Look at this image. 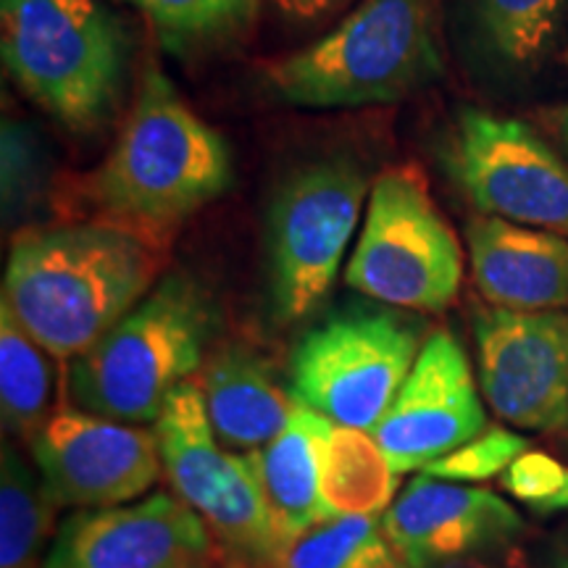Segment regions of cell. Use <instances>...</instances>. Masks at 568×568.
I'll return each mask as SVG.
<instances>
[{
    "label": "cell",
    "instance_id": "1",
    "mask_svg": "<svg viewBox=\"0 0 568 568\" xmlns=\"http://www.w3.org/2000/svg\"><path fill=\"white\" fill-rule=\"evenodd\" d=\"M163 245L109 222L30 230L13 237L3 301L55 361H74L159 282Z\"/></svg>",
    "mask_w": 568,
    "mask_h": 568
},
{
    "label": "cell",
    "instance_id": "2",
    "mask_svg": "<svg viewBox=\"0 0 568 568\" xmlns=\"http://www.w3.org/2000/svg\"><path fill=\"white\" fill-rule=\"evenodd\" d=\"M230 184L232 155L222 134L151 67L116 145L84 182V195L103 222L163 245Z\"/></svg>",
    "mask_w": 568,
    "mask_h": 568
},
{
    "label": "cell",
    "instance_id": "3",
    "mask_svg": "<svg viewBox=\"0 0 568 568\" xmlns=\"http://www.w3.org/2000/svg\"><path fill=\"white\" fill-rule=\"evenodd\" d=\"M219 329L222 308L201 280L161 276L109 335L71 361L69 400L113 422L155 424L169 395L201 374Z\"/></svg>",
    "mask_w": 568,
    "mask_h": 568
},
{
    "label": "cell",
    "instance_id": "4",
    "mask_svg": "<svg viewBox=\"0 0 568 568\" xmlns=\"http://www.w3.org/2000/svg\"><path fill=\"white\" fill-rule=\"evenodd\" d=\"M445 69L439 0H361L332 32L268 61L264 82L297 109L395 103Z\"/></svg>",
    "mask_w": 568,
    "mask_h": 568
},
{
    "label": "cell",
    "instance_id": "5",
    "mask_svg": "<svg viewBox=\"0 0 568 568\" xmlns=\"http://www.w3.org/2000/svg\"><path fill=\"white\" fill-rule=\"evenodd\" d=\"M6 71L71 132L109 122L126 74L124 27L101 0H0Z\"/></svg>",
    "mask_w": 568,
    "mask_h": 568
},
{
    "label": "cell",
    "instance_id": "6",
    "mask_svg": "<svg viewBox=\"0 0 568 568\" xmlns=\"http://www.w3.org/2000/svg\"><path fill=\"white\" fill-rule=\"evenodd\" d=\"M426 326L393 305H351L322 318L290 355L293 400L337 426L372 432L422 353Z\"/></svg>",
    "mask_w": 568,
    "mask_h": 568
},
{
    "label": "cell",
    "instance_id": "7",
    "mask_svg": "<svg viewBox=\"0 0 568 568\" xmlns=\"http://www.w3.org/2000/svg\"><path fill=\"white\" fill-rule=\"evenodd\" d=\"M464 280L458 234L432 201L416 166L385 169L372 182L345 284L393 308L443 314Z\"/></svg>",
    "mask_w": 568,
    "mask_h": 568
},
{
    "label": "cell",
    "instance_id": "8",
    "mask_svg": "<svg viewBox=\"0 0 568 568\" xmlns=\"http://www.w3.org/2000/svg\"><path fill=\"white\" fill-rule=\"evenodd\" d=\"M368 190L361 163L339 155L297 169L274 195L266 258L276 322H303L332 293Z\"/></svg>",
    "mask_w": 568,
    "mask_h": 568
},
{
    "label": "cell",
    "instance_id": "9",
    "mask_svg": "<svg viewBox=\"0 0 568 568\" xmlns=\"http://www.w3.org/2000/svg\"><path fill=\"white\" fill-rule=\"evenodd\" d=\"M153 432L174 495L245 564H272L280 548L251 453L219 443L197 382H184L169 395Z\"/></svg>",
    "mask_w": 568,
    "mask_h": 568
},
{
    "label": "cell",
    "instance_id": "10",
    "mask_svg": "<svg viewBox=\"0 0 568 568\" xmlns=\"http://www.w3.org/2000/svg\"><path fill=\"white\" fill-rule=\"evenodd\" d=\"M439 159L479 213L568 240V161L521 119L464 109Z\"/></svg>",
    "mask_w": 568,
    "mask_h": 568
},
{
    "label": "cell",
    "instance_id": "11",
    "mask_svg": "<svg viewBox=\"0 0 568 568\" xmlns=\"http://www.w3.org/2000/svg\"><path fill=\"white\" fill-rule=\"evenodd\" d=\"M481 397L503 422L527 432L568 426V311H510L477 305Z\"/></svg>",
    "mask_w": 568,
    "mask_h": 568
},
{
    "label": "cell",
    "instance_id": "12",
    "mask_svg": "<svg viewBox=\"0 0 568 568\" xmlns=\"http://www.w3.org/2000/svg\"><path fill=\"white\" fill-rule=\"evenodd\" d=\"M30 447L59 506H124L140 500L163 474L153 429L74 406L55 410Z\"/></svg>",
    "mask_w": 568,
    "mask_h": 568
},
{
    "label": "cell",
    "instance_id": "13",
    "mask_svg": "<svg viewBox=\"0 0 568 568\" xmlns=\"http://www.w3.org/2000/svg\"><path fill=\"white\" fill-rule=\"evenodd\" d=\"M485 429L487 410L464 345L453 332L435 329L372 437L403 477L424 471Z\"/></svg>",
    "mask_w": 568,
    "mask_h": 568
},
{
    "label": "cell",
    "instance_id": "14",
    "mask_svg": "<svg viewBox=\"0 0 568 568\" xmlns=\"http://www.w3.org/2000/svg\"><path fill=\"white\" fill-rule=\"evenodd\" d=\"M219 539L187 503L153 493L82 508L61 524L45 568H213Z\"/></svg>",
    "mask_w": 568,
    "mask_h": 568
},
{
    "label": "cell",
    "instance_id": "15",
    "mask_svg": "<svg viewBox=\"0 0 568 568\" xmlns=\"http://www.w3.org/2000/svg\"><path fill=\"white\" fill-rule=\"evenodd\" d=\"M524 521L485 487L418 474L382 516L395 558L406 568H437L514 542Z\"/></svg>",
    "mask_w": 568,
    "mask_h": 568
},
{
    "label": "cell",
    "instance_id": "16",
    "mask_svg": "<svg viewBox=\"0 0 568 568\" xmlns=\"http://www.w3.org/2000/svg\"><path fill=\"white\" fill-rule=\"evenodd\" d=\"M474 284L485 303L510 311L568 308V240L500 216L464 226Z\"/></svg>",
    "mask_w": 568,
    "mask_h": 568
},
{
    "label": "cell",
    "instance_id": "17",
    "mask_svg": "<svg viewBox=\"0 0 568 568\" xmlns=\"http://www.w3.org/2000/svg\"><path fill=\"white\" fill-rule=\"evenodd\" d=\"M197 379L213 435L234 453L266 447L295 410L272 361L247 345L213 347Z\"/></svg>",
    "mask_w": 568,
    "mask_h": 568
},
{
    "label": "cell",
    "instance_id": "18",
    "mask_svg": "<svg viewBox=\"0 0 568 568\" xmlns=\"http://www.w3.org/2000/svg\"><path fill=\"white\" fill-rule=\"evenodd\" d=\"M332 426L326 416L295 403L290 424L251 453L280 552L318 524V468Z\"/></svg>",
    "mask_w": 568,
    "mask_h": 568
},
{
    "label": "cell",
    "instance_id": "19",
    "mask_svg": "<svg viewBox=\"0 0 568 568\" xmlns=\"http://www.w3.org/2000/svg\"><path fill=\"white\" fill-rule=\"evenodd\" d=\"M397 479L372 432L332 426L318 468V521L345 516H385L395 503Z\"/></svg>",
    "mask_w": 568,
    "mask_h": 568
},
{
    "label": "cell",
    "instance_id": "20",
    "mask_svg": "<svg viewBox=\"0 0 568 568\" xmlns=\"http://www.w3.org/2000/svg\"><path fill=\"white\" fill-rule=\"evenodd\" d=\"M53 355L34 339L0 301V410L3 426L27 443L53 410Z\"/></svg>",
    "mask_w": 568,
    "mask_h": 568
},
{
    "label": "cell",
    "instance_id": "21",
    "mask_svg": "<svg viewBox=\"0 0 568 568\" xmlns=\"http://www.w3.org/2000/svg\"><path fill=\"white\" fill-rule=\"evenodd\" d=\"M55 508L59 503L42 474L6 443L0 464V568H45Z\"/></svg>",
    "mask_w": 568,
    "mask_h": 568
},
{
    "label": "cell",
    "instance_id": "22",
    "mask_svg": "<svg viewBox=\"0 0 568 568\" xmlns=\"http://www.w3.org/2000/svg\"><path fill=\"white\" fill-rule=\"evenodd\" d=\"M568 0H474V17L495 59L535 69L552 51Z\"/></svg>",
    "mask_w": 568,
    "mask_h": 568
},
{
    "label": "cell",
    "instance_id": "23",
    "mask_svg": "<svg viewBox=\"0 0 568 568\" xmlns=\"http://www.w3.org/2000/svg\"><path fill=\"white\" fill-rule=\"evenodd\" d=\"M382 516H345L318 521L287 545L266 568H397Z\"/></svg>",
    "mask_w": 568,
    "mask_h": 568
},
{
    "label": "cell",
    "instance_id": "24",
    "mask_svg": "<svg viewBox=\"0 0 568 568\" xmlns=\"http://www.w3.org/2000/svg\"><path fill=\"white\" fill-rule=\"evenodd\" d=\"M172 51H195L253 24L261 0H132Z\"/></svg>",
    "mask_w": 568,
    "mask_h": 568
},
{
    "label": "cell",
    "instance_id": "25",
    "mask_svg": "<svg viewBox=\"0 0 568 568\" xmlns=\"http://www.w3.org/2000/svg\"><path fill=\"white\" fill-rule=\"evenodd\" d=\"M527 439L506 426H487L481 435L437 458L422 474L458 485H479L495 479L497 474H506L508 466L527 453Z\"/></svg>",
    "mask_w": 568,
    "mask_h": 568
},
{
    "label": "cell",
    "instance_id": "26",
    "mask_svg": "<svg viewBox=\"0 0 568 568\" xmlns=\"http://www.w3.org/2000/svg\"><path fill=\"white\" fill-rule=\"evenodd\" d=\"M566 479L568 468L560 460L548 456V453L527 450L503 474V487L518 503L542 514V508L566 487Z\"/></svg>",
    "mask_w": 568,
    "mask_h": 568
},
{
    "label": "cell",
    "instance_id": "27",
    "mask_svg": "<svg viewBox=\"0 0 568 568\" xmlns=\"http://www.w3.org/2000/svg\"><path fill=\"white\" fill-rule=\"evenodd\" d=\"M284 17L295 21H316L324 13H332L337 6H343L345 0H272Z\"/></svg>",
    "mask_w": 568,
    "mask_h": 568
},
{
    "label": "cell",
    "instance_id": "28",
    "mask_svg": "<svg viewBox=\"0 0 568 568\" xmlns=\"http://www.w3.org/2000/svg\"><path fill=\"white\" fill-rule=\"evenodd\" d=\"M550 568H568V527L552 539Z\"/></svg>",
    "mask_w": 568,
    "mask_h": 568
},
{
    "label": "cell",
    "instance_id": "29",
    "mask_svg": "<svg viewBox=\"0 0 568 568\" xmlns=\"http://www.w3.org/2000/svg\"><path fill=\"white\" fill-rule=\"evenodd\" d=\"M548 122L552 124V130H556L558 140L564 142L566 153H568V105H560V109H552L548 113Z\"/></svg>",
    "mask_w": 568,
    "mask_h": 568
},
{
    "label": "cell",
    "instance_id": "30",
    "mask_svg": "<svg viewBox=\"0 0 568 568\" xmlns=\"http://www.w3.org/2000/svg\"><path fill=\"white\" fill-rule=\"evenodd\" d=\"M568 510V479H566V487L560 489L558 497H552L548 506L542 508V514H566Z\"/></svg>",
    "mask_w": 568,
    "mask_h": 568
},
{
    "label": "cell",
    "instance_id": "31",
    "mask_svg": "<svg viewBox=\"0 0 568 568\" xmlns=\"http://www.w3.org/2000/svg\"><path fill=\"white\" fill-rule=\"evenodd\" d=\"M564 61H566V67H568V48H566V53H564Z\"/></svg>",
    "mask_w": 568,
    "mask_h": 568
}]
</instances>
